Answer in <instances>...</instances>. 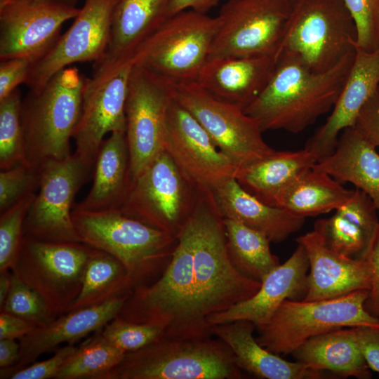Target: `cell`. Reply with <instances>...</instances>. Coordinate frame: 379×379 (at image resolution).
<instances>
[{
	"label": "cell",
	"mask_w": 379,
	"mask_h": 379,
	"mask_svg": "<svg viewBox=\"0 0 379 379\" xmlns=\"http://www.w3.org/2000/svg\"><path fill=\"white\" fill-rule=\"evenodd\" d=\"M355 51L324 72H313L296 56L281 51L269 81L244 112L255 120L262 132L303 131L333 108Z\"/></svg>",
	"instance_id": "6da1fadb"
},
{
	"label": "cell",
	"mask_w": 379,
	"mask_h": 379,
	"mask_svg": "<svg viewBox=\"0 0 379 379\" xmlns=\"http://www.w3.org/2000/svg\"><path fill=\"white\" fill-rule=\"evenodd\" d=\"M187 220L193 242V317L200 336L208 337V317L251 298L261 282L244 276L232 264L223 220L211 191L198 190Z\"/></svg>",
	"instance_id": "7a4b0ae2"
},
{
	"label": "cell",
	"mask_w": 379,
	"mask_h": 379,
	"mask_svg": "<svg viewBox=\"0 0 379 379\" xmlns=\"http://www.w3.org/2000/svg\"><path fill=\"white\" fill-rule=\"evenodd\" d=\"M86 79L74 66L53 75L22 99L20 121L24 164L40 168L70 154V139L79 120Z\"/></svg>",
	"instance_id": "3957f363"
},
{
	"label": "cell",
	"mask_w": 379,
	"mask_h": 379,
	"mask_svg": "<svg viewBox=\"0 0 379 379\" xmlns=\"http://www.w3.org/2000/svg\"><path fill=\"white\" fill-rule=\"evenodd\" d=\"M75 229L84 243L118 259L133 286L156 281L169 263L177 235L149 226L120 210L72 212Z\"/></svg>",
	"instance_id": "277c9868"
},
{
	"label": "cell",
	"mask_w": 379,
	"mask_h": 379,
	"mask_svg": "<svg viewBox=\"0 0 379 379\" xmlns=\"http://www.w3.org/2000/svg\"><path fill=\"white\" fill-rule=\"evenodd\" d=\"M177 237L161 275L150 284L135 288L116 317L157 326L163 331L161 338H204L193 317V242L187 219Z\"/></svg>",
	"instance_id": "5b68a950"
},
{
	"label": "cell",
	"mask_w": 379,
	"mask_h": 379,
	"mask_svg": "<svg viewBox=\"0 0 379 379\" xmlns=\"http://www.w3.org/2000/svg\"><path fill=\"white\" fill-rule=\"evenodd\" d=\"M241 371L218 338H160L126 352L104 379H240Z\"/></svg>",
	"instance_id": "8992f818"
},
{
	"label": "cell",
	"mask_w": 379,
	"mask_h": 379,
	"mask_svg": "<svg viewBox=\"0 0 379 379\" xmlns=\"http://www.w3.org/2000/svg\"><path fill=\"white\" fill-rule=\"evenodd\" d=\"M368 290L318 300H286L270 320L258 328L257 342L278 355L292 354L314 336L357 326H379L365 308Z\"/></svg>",
	"instance_id": "52a82bcc"
},
{
	"label": "cell",
	"mask_w": 379,
	"mask_h": 379,
	"mask_svg": "<svg viewBox=\"0 0 379 379\" xmlns=\"http://www.w3.org/2000/svg\"><path fill=\"white\" fill-rule=\"evenodd\" d=\"M354 20L343 0H291L280 51L315 72H326L356 50Z\"/></svg>",
	"instance_id": "ba28073f"
},
{
	"label": "cell",
	"mask_w": 379,
	"mask_h": 379,
	"mask_svg": "<svg viewBox=\"0 0 379 379\" xmlns=\"http://www.w3.org/2000/svg\"><path fill=\"white\" fill-rule=\"evenodd\" d=\"M219 20L190 10L168 18L133 52V64L172 82L197 81Z\"/></svg>",
	"instance_id": "9c48e42d"
},
{
	"label": "cell",
	"mask_w": 379,
	"mask_h": 379,
	"mask_svg": "<svg viewBox=\"0 0 379 379\" xmlns=\"http://www.w3.org/2000/svg\"><path fill=\"white\" fill-rule=\"evenodd\" d=\"M166 81L173 100L197 120L238 170L275 151L264 140L255 120L242 108L214 97L196 81Z\"/></svg>",
	"instance_id": "30bf717a"
},
{
	"label": "cell",
	"mask_w": 379,
	"mask_h": 379,
	"mask_svg": "<svg viewBox=\"0 0 379 379\" xmlns=\"http://www.w3.org/2000/svg\"><path fill=\"white\" fill-rule=\"evenodd\" d=\"M133 66L131 55L104 57L95 62L92 77L86 79L81 113L73 135L74 154L90 168H94L105 135L126 132V102Z\"/></svg>",
	"instance_id": "8fae6325"
},
{
	"label": "cell",
	"mask_w": 379,
	"mask_h": 379,
	"mask_svg": "<svg viewBox=\"0 0 379 379\" xmlns=\"http://www.w3.org/2000/svg\"><path fill=\"white\" fill-rule=\"evenodd\" d=\"M93 248L82 242H48L23 237L11 270L43 299L55 319L79 295Z\"/></svg>",
	"instance_id": "7c38bea8"
},
{
	"label": "cell",
	"mask_w": 379,
	"mask_h": 379,
	"mask_svg": "<svg viewBox=\"0 0 379 379\" xmlns=\"http://www.w3.org/2000/svg\"><path fill=\"white\" fill-rule=\"evenodd\" d=\"M198 195L169 154L160 153L135 179L120 208L124 214L178 235Z\"/></svg>",
	"instance_id": "4fadbf2b"
},
{
	"label": "cell",
	"mask_w": 379,
	"mask_h": 379,
	"mask_svg": "<svg viewBox=\"0 0 379 379\" xmlns=\"http://www.w3.org/2000/svg\"><path fill=\"white\" fill-rule=\"evenodd\" d=\"M291 0H228L208 59L270 55L280 51Z\"/></svg>",
	"instance_id": "5bb4252c"
},
{
	"label": "cell",
	"mask_w": 379,
	"mask_h": 379,
	"mask_svg": "<svg viewBox=\"0 0 379 379\" xmlns=\"http://www.w3.org/2000/svg\"><path fill=\"white\" fill-rule=\"evenodd\" d=\"M41 181L23 225V237L48 242H81L71 210L92 168L74 153L41 167Z\"/></svg>",
	"instance_id": "9a60e30c"
},
{
	"label": "cell",
	"mask_w": 379,
	"mask_h": 379,
	"mask_svg": "<svg viewBox=\"0 0 379 379\" xmlns=\"http://www.w3.org/2000/svg\"><path fill=\"white\" fill-rule=\"evenodd\" d=\"M171 100L166 79L133 64L125 109L131 182L165 150Z\"/></svg>",
	"instance_id": "2e32d148"
},
{
	"label": "cell",
	"mask_w": 379,
	"mask_h": 379,
	"mask_svg": "<svg viewBox=\"0 0 379 379\" xmlns=\"http://www.w3.org/2000/svg\"><path fill=\"white\" fill-rule=\"evenodd\" d=\"M120 0H85L69 29L30 68L25 84L41 88L56 73L76 62L102 59L109 47L113 15Z\"/></svg>",
	"instance_id": "e0dca14e"
},
{
	"label": "cell",
	"mask_w": 379,
	"mask_h": 379,
	"mask_svg": "<svg viewBox=\"0 0 379 379\" xmlns=\"http://www.w3.org/2000/svg\"><path fill=\"white\" fill-rule=\"evenodd\" d=\"M79 11L36 0H0V60L21 58L35 62L58 41L62 25Z\"/></svg>",
	"instance_id": "ac0fdd59"
},
{
	"label": "cell",
	"mask_w": 379,
	"mask_h": 379,
	"mask_svg": "<svg viewBox=\"0 0 379 379\" xmlns=\"http://www.w3.org/2000/svg\"><path fill=\"white\" fill-rule=\"evenodd\" d=\"M164 149L184 175L201 190H212L235 178L238 171L197 120L173 98L167 114Z\"/></svg>",
	"instance_id": "d6986e66"
},
{
	"label": "cell",
	"mask_w": 379,
	"mask_h": 379,
	"mask_svg": "<svg viewBox=\"0 0 379 379\" xmlns=\"http://www.w3.org/2000/svg\"><path fill=\"white\" fill-rule=\"evenodd\" d=\"M309 260L300 244L283 264H280L261 281L258 291L250 298L208 319L213 325L237 320L253 323L256 328L265 324L286 300H300L307 293Z\"/></svg>",
	"instance_id": "ffe728a7"
},
{
	"label": "cell",
	"mask_w": 379,
	"mask_h": 379,
	"mask_svg": "<svg viewBox=\"0 0 379 379\" xmlns=\"http://www.w3.org/2000/svg\"><path fill=\"white\" fill-rule=\"evenodd\" d=\"M378 86L379 48L369 52L356 47L350 72L330 116L305 144L318 161L334 151L340 132L354 126L360 109Z\"/></svg>",
	"instance_id": "44dd1931"
},
{
	"label": "cell",
	"mask_w": 379,
	"mask_h": 379,
	"mask_svg": "<svg viewBox=\"0 0 379 379\" xmlns=\"http://www.w3.org/2000/svg\"><path fill=\"white\" fill-rule=\"evenodd\" d=\"M128 295L67 312L48 324L36 326L18 340V359L12 366L1 368L0 378H8L13 372L32 364L62 343L73 344L91 333L100 331L117 317Z\"/></svg>",
	"instance_id": "7402d4cb"
},
{
	"label": "cell",
	"mask_w": 379,
	"mask_h": 379,
	"mask_svg": "<svg viewBox=\"0 0 379 379\" xmlns=\"http://www.w3.org/2000/svg\"><path fill=\"white\" fill-rule=\"evenodd\" d=\"M296 241L305 248L310 264L303 300L335 298L370 289L371 269L367 259H353L333 251L314 229Z\"/></svg>",
	"instance_id": "603a6c76"
},
{
	"label": "cell",
	"mask_w": 379,
	"mask_h": 379,
	"mask_svg": "<svg viewBox=\"0 0 379 379\" xmlns=\"http://www.w3.org/2000/svg\"><path fill=\"white\" fill-rule=\"evenodd\" d=\"M280 53L209 59L196 81L214 97L244 109L267 85Z\"/></svg>",
	"instance_id": "cb8c5ba5"
},
{
	"label": "cell",
	"mask_w": 379,
	"mask_h": 379,
	"mask_svg": "<svg viewBox=\"0 0 379 379\" xmlns=\"http://www.w3.org/2000/svg\"><path fill=\"white\" fill-rule=\"evenodd\" d=\"M211 193L222 218L234 220L259 231L273 243L286 240L305 223V218L260 201L245 190L235 178L225 180Z\"/></svg>",
	"instance_id": "d4e9b609"
},
{
	"label": "cell",
	"mask_w": 379,
	"mask_h": 379,
	"mask_svg": "<svg viewBox=\"0 0 379 379\" xmlns=\"http://www.w3.org/2000/svg\"><path fill=\"white\" fill-rule=\"evenodd\" d=\"M255 325L250 321L213 325L212 335L221 339L232 350L239 367L266 379H319L329 375L298 361H289L260 345L253 336Z\"/></svg>",
	"instance_id": "484cf974"
},
{
	"label": "cell",
	"mask_w": 379,
	"mask_h": 379,
	"mask_svg": "<svg viewBox=\"0 0 379 379\" xmlns=\"http://www.w3.org/2000/svg\"><path fill=\"white\" fill-rule=\"evenodd\" d=\"M354 127L342 131L334 151L313 166L341 184L350 182L366 193L379 211V154Z\"/></svg>",
	"instance_id": "4316f807"
},
{
	"label": "cell",
	"mask_w": 379,
	"mask_h": 379,
	"mask_svg": "<svg viewBox=\"0 0 379 379\" xmlns=\"http://www.w3.org/2000/svg\"><path fill=\"white\" fill-rule=\"evenodd\" d=\"M130 185V159L126 133L113 132L100 147L89 192L74 209L81 211L120 209Z\"/></svg>",
	"instance_id": "83f0119b"
},
{
	"label": "cell",
	"mask_w": 379,
	"mask_h": 379,
	"mask_svg": "<svg viewBox=\"0 0 379 379\" xmlns=\"http://www.w3.org/2000/svg\"><path fill=\"white\" fill-rule=\"evenodd\" d=\"M291 354L296 361L318 371L359 379L371 378L359 348L354 327L343 328L310 338Z\"/></svg>",
	"instance_id": "f1b7e54d"
},
{
	"label": "cell",
	"mask_w": 379,
	"mask_h": 379,
	"mask_svg": "<svg viewBox=\"0 0 379 379\" xmlns=\"http://www.w3.org/2000/svg\"><path fill=\"white\" fill-rule=\"evenodd\" d=\"M317 161L315 155L305 147L295 151L275 150L271 155L239 169L235 178L250 194L274 206L279 195Z\"/></svg>",
	"instance_id": "f546056e"
},
{
	"label": "cell",
	"mask_w": 379,
	"mask_h": 379,
	"mask_svg": "<svg viewBox=\"0 0 379 379\" xmlns=\"http://www.w3.org/2000/svg\"><path fill=\"white\" fill-rule=\"evenodd\" d=\"M171 0H120L114 13L105 57L131 56L168 18Z\"/></svg>",
	"instance_id": "4dcf8cb0"
},
{
	"label": "cell",
	"mask_w": 379,
	"mask_h": 379,
	"mask_svg": "<svg viewBox=\"0 0 379 379\" xmlns=\"http://www.w3.org/2000/svg\"><path fill=\"white\" fill-rule=\"evenodd\" d=\"M353 192L312 167L283 191L274 206L305 218L335 211L349 200Z\"/></svg>",
	"instance_id": "1f68e13d"
},
{
	"label": "cell",
	"mask_w": 379,
	"mask_h": 379,
	"mask_svg": "<svg viewBox=\"0 0 379 379\" xmlns=\"http://www.w3.org/2000/svg\"><path fill=\"white\" fill-rule=\"evenodd\" d=\"M133 290L124 265L112 255L93 248L86 267L81 290L67 312L103 304L129 295Z\"/></svg>",
	"instance_id": "d6a6232c"
},
{
	"label": "cell",
	"mask_w": 379,
	"mask_h": 379,
	"mask_svg": "<svg viewBox=\"0 0 379 379\" xmlns=\"http://www.w3.org/2000/svg\"><path fill=\"white\" fill-rule=\"evenodd\" d=\"M227 247L234 266L244 276L260 281L280 265L272 253L271 241L262 232L229 218H222Z\"/></svg>",
	"instance_id": "836d02e7"
},
{
	"label": "cell",
	"mask_w": 379,
	"mask_h": 379,
	"mask_svg": "<svg viewBox=\"0 0 379 379\" xmlns=\"http://www.w3.org/2000/svg\"><path fill=\"white\" fill-rule=\"evenodd\" d=\"M125 354L108 342L100 331L78 347L55 379H104Z\"/></svg>",
	"instance_id": "e575fe53"
},
{
	"label": "cell",
	"mask_w": 379,
	"mask_h": 379,
	"mask_svg": "<svg viewBox=\"0 0 379 379\" xmlns=\"http://www.w3.org/2000/svg\"><path fill=\"white\" fill-rule=\"evenodd\" d=\"M314 230L333 251L353 259H366L373 241L357 225L336 212L317 220Z\"/></svg>",
	"instance_id": "d590c367"
},
{
	"label": "cell",
	"mask_w": 379,
	"mask_h": 379,
	"mask_svg": "<svg viewBox=\"0 0 379 379\" xmlns=\"http://www.w3.org/2000/svg\"><path fill=\"white\" fill-rule=\"evenodd\" d=\"M22 98L18 88L0 100V168L24 164L23 138L20 121Z\"/></svg>",
	"instance_id": "8d00e7d4"
},
{
	"label": "cell",
	"mask_w": 379,
	"mask_h": 379,
	"mask_svg": "<svg viewBox=\"0 0 379 379\" xmlns=\"http://www.w3.org/2000/svg\"><path fill=\"white\" fill-rule=\"evenodd\" d=\"M36 193L31 194L0 213V271L11 270L23 239V225Z\"/></svg>",
	"instance_id": "74e56055"
},
{
	"label": "cell",
	"mask_w": 379,
	"mask_h": 379,
	"mask_svg": "<svg viewBox=\"0 0 379 379\" xmlns=\"http://www.w3.org/2000/svg\"><path fill=\"white\" fill-rule=\"evenodd\" d=\"M12 274L11 287L1 312L16 315L37 326L55 319L41 296L13 272Z\"/></svg>",
	"instance_id": "f35d334b"
},
{
	"label": "cell",
	"mask_w": 379,
	"mask_h": 379,
	"mask_svg": "<svg viewBox=\"0 0 379 379\" xmlns=\"http://www.w3.org/2000/svg\"><path fill=\"white\" fill-rule=\"evenodd\" d=\"M103 337L125 353L138 350L162 337L155 325L131 322L115 317L100 331Z\"/></svg>",
	"instance_id": "ab89813d"
},
{
	"label": "cell",
	"mask_w": 379,
	"mask_h": 379,
	"mask_svg": "<svg viewBox=\"0 0 379 379\" xmlns=\"http://www.w3.org/2000/svg\"><path fill=\"white\" fill-rule=\"evenodd\" d=\"M41 181V169L20 163L0 172V213L24 197L36 193Z\"/></svg>",
	"instance_id": "60d3db41"
},
{
	"label": "cell",
	"mask_w": 379,
	"mask_h": 379,
	"mask_svg": "<svg viewBox=\"0 0 379 379\" xmlns=\"http://www.w3.org/2000/svg\"><path fill=\"white\" fill-rule=\"evenodd\" d=\"M357 33V48L373 51L379 48V0H343Z\"/></svg>",
	"instance_id": "b9f144b4"
},
{
	"label": "cell",
	"mask_w": 379,
	"mask_h": 379,
	"mask_svg": "<svg viewBox=\"0 0 379 379\" xmlns=\"http://www.w3.org/2000/svg\"><path fill=\"white\" fill-rule=\"evenodd\" d=\"M335 211L360 227L374 241L379 230L378 210L366 193L354 190L349 200Z\"/></svg>",
	"instance_id": "7bdbcfd3"
},
{
	"label": "cell",
	"mask_w": 379,
	"mask_h": 379,
	"mask_svg": "<svg viewBox=\"0 0 379 379\" xmlns=\"http://www.w3.org/2000/svg\"><path fill=\"white\" fill-rule=\"evenodd\" d=\"M73 344L58 348L51 358L32 364L11 373V379H49L55 378L60 369L77 350Z\"/></svg>",
	"instance_id": "ee69618b"
},
{
	"label": "cell",
	"mask_w": 379,
	"mask_h": 379,
	"mask_svg": "<svg viewBox=\"0 0 379 379\" xmlns=\"http://www.w3.org/2000/svg\"><path fill=\"white\" fill-rule=\"evenodd\" d=\"M34 62L27 58H11L0 62V100L25 83Z\"/></svg>",
	"instance_id": "f6af8a7d"
},
{
	"label": "cell",
	"mask_w": 379,
	"mask_h": 379,
	"mask_svg": "<svg viewBox=\"0 0 379 379\" xmlns=\"http://www.w3.org/2000/svg\"><path fill=\"white\" fill-rule=\"evenodd\" d=\"M354 126L374 147H379V86L360 109Z\"/></svg>",
	"instance_id": "bcb514c9"
},
{
	"label": "cell",
	"mask_w": 379,
	"mask_h": 379,
	"mask_svg": "<svg viewBox=\"0 0 379 379\" xmlns=\"http://www.w3.org/2000/svg\"><path fill=\"white\" fill-rule=\"evenodd\" d=\"M357 342L369 368L379 373V326H357Z\"/></svg>",
	"instance_id": "7dc6e473"
},
{
	"label": "cell",
	"mask_w": 379,
	"mask_h": 379,
	"mask_svg": "<svg viewBox=\"0 0 379 379\" xmlns=\"http://www.w3.org/2000/svg\"><path fill=\"white\" fill-rule=\"evenodd\" d=\"M371 269V279L366 310L379 319V230L371 250L366 257Z\"/></svg>",
	"instance_id": "c3c4849f"
},
{
	"label": "cell",
	"mask_w": 379,
	"mask_h": 379,
	"mask_svg": "<svg viewBox=\"0 0 379 379\" xmlns=\"http://www.w3.org/2000/svg\"><path fill=\"white\" fill-rule=\"evenodd\" d=\"M34 323L16 315L1 312L0 340H19L36 328Z\"/></svg>",
	"instance_id": "681fc988"
},
{
	"label": "cell",
	"mask_w": 379,
	"mask_h": 379,
	"mask_svg": "<svg viewBox=\"0 0 379 379\" xmlns=\"http://www.w3.org/2000/svg\"><path fill=\"white\" fill-rule=\"evenodd\" d=\"M219 0H171L169 6L170 17L185 11L187 8L201 13H206L215 7Z\"/></svg>",
	"instance_id": "f907efd6"
},
{
	"label": "cell",
	"mask_w": 379,
	"mask_h": 379,
	"mask_svg": "<svg viewBox=\"0 0 379 379\" xmlns=\"http://www.w3.org/2000/svg\"><path fill=\"white\" fill-rule=\"evenodd\" d=\"M20 343L13 339L0 340V367L7 368L17 361L19 355Z\"/></svg>",
	"instance_id": "816d5d0a"
},
{
	"label": "cell",
	"mask_w": 379,
	"mask_h": 379,
	"mask_svg": "<svg viewBox=\"0 0 379 379\" xmlns=\"http://www.w3.org/2000/svg\"><path fill=\"white\" fill-rule=\"evenodd\" d=\"M12 270L0 271V310L9 293L12 284Z\"/></svg>",
	"instance_id": "f5cc1de1"
},
{
	"label": "cell",
	"mask_w": 379,
	"mask_h": 379,
	"mask_svg": "<svg viewBox=\"0 0 379 379\" xmlns=\"http://www.w3.org/2000/svg\"><path fill=\"white\" fill-rule=\"evenodd\" d=\"M43 2L53 3L68 5L72 6H75L77 3V0H36Z\"/></svg>",
	"instance_id": "db71d44e"
}]
</instances>
